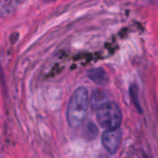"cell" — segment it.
Returning <instances> with one entry per match:
<instances>
[{"label":"cell","instance_id":"obj_1","mask_svg":"<svg viewBox=\"0 0 158 158\" xmlns=\"http://www.w3.org/2000/svg\"><path fill=\"white\" fill-rule=\"evenodd\" d=\"M89 108V94L85 87L78 88L71 95L68 109L67 121L71 128H80L85 121Z\"/></svg>","mask_w":158,"mask_h":158},{"label":"cell","instance_id":"obj_2","mask_svg":"<svg viewBox=\"0 0 158 158\" xmlns=\"http://www.w3.org/2000/svg\"><path fill=\"white\" fill-rule=\"evenodd\" d=\"M94 110L97 121L102 128L106 130H117L120 127L122 113L117 103L108 100Z\"/></svg>","mask_w":158,"mask_h":158},{"label":"cell","instance_id":"obj_3","mask_svg":"<svg viewBox=\"0 0 158 158\" xmlns=\"http://www.w3.org/2000/svg\"><path fill=\"white\" fill-rule=\"evenodd\" d=\"M122 133L120 129L106 130L102 136V144L109 154H115L121 143Z\"/></svg>","mask_w":158,"mask_h":158},{"label":"cell","instance_id":"obj_4","mask_svg":"<svg viewBox=\"0 0 158 158\" xmlns=\"http://www.w3.org/2000/svg\"><path fill=\"white\" fill-rule=\"evenodd\" d=\"M87 76L92 81L98 85H106L109 81V77L106 71L101 68L89 69V71L87 72Z\"/></svg>","mask_w":158,"mask_h":158},{"label":"cell","instance_id":"obj_5","mask_svg":"<svg viewBox=\"0 0 158 158\" xmlns=\"http://www.w3.org/2000/svg\"><path fill=\"white\" fill-rule=\"evenodd\" d=\"M106 101H108L107 95L104 91L96 90L93 93L92 97H91V102H92V106L94 109H96L99 106H101Z\"/></svg>","mask_w":158,"mask_h":158},{"label":"cell","instance_id":"obj_6","mask_svg":"<svg viewBox=\"0 0 158 158\" xmlns=\"http://www.w3.org/2000/svg\"><path fill=\"white\" fill-rule=\"evenodd\" d=\"M130 94H131V99H132V103L134 104L135 107L138 109L139 112H142V109L140 107V103H139V100H138V98H139V96H138V88H137L136 85H132L131 87Z\"/></svg>","mask_w":158,"mask_h":158},{"label":"cell","instance_id":"obj_7","mask_svg":"<svg viewBox=\"0 0 158 158\" xmlns=\"http://www.w3.org/2000/svg\"><path fill=\"white\" fill-rule=\"evenodd\" d=\"M86 131H87V136L89 137V139H93L94 138L97 133H98V130L97 128L95 127V125L92 122H90L88 125H87V128H86Z\"/></svg>","mask_w":158,"mask_h":158},{"label":"cell","instance_id":"obj_8","mask_svg":"<svg viewBox=\"0 0 158 158\" xmlns=\"http://www.w3.org/2000/svg\"><path fill=\"white\" fill-rule=\"evenodd\" d=\"M45 1H54V0H45Z\"/></svg>","mask_w":158,"mask_h":158}]
</instances>
